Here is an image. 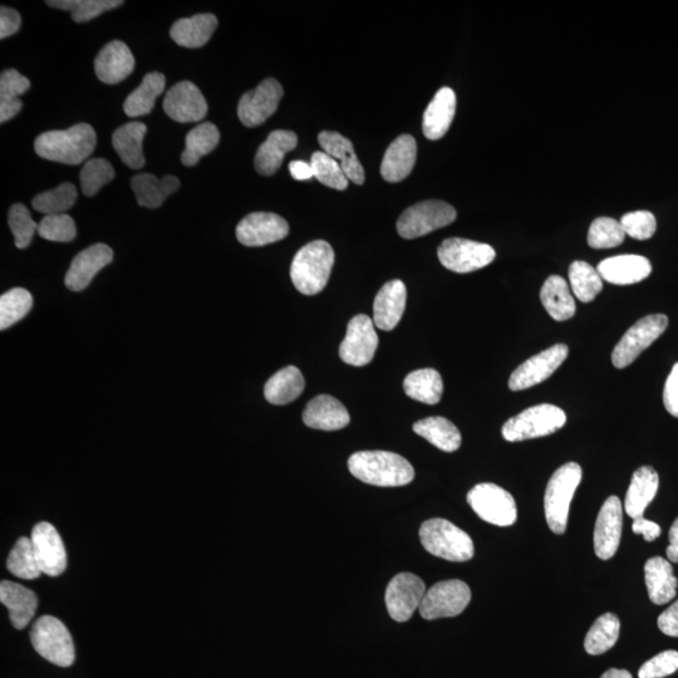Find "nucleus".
<instances>
[{"mask_svg": "<svg viewBox=\"0 0 678 678\" xmlns=\"http://www.w3.org/2000/svg\"><path fill=\"white\" fill-rule=\"evenodd\" d=\"M540 301L549 316L557 322L568 321L576 314L577 307L571 289L568 287L567 280L559 275H552L545 280L540 291Z\"/></svg>", "mask_w": 678, "mask_h": 678, "instance_id": "36", "label": "nucleus"}, {"mask_svg": "<svg viewBox=\"0 0 678 678\" xmlns=\"http://www.w3.org/2000/svg\"><path fill=\"white\" fill-rule=\"evenodd\" d=\"M216 27L218 19L214 14H196L175 22L170 29V36L181 47L200 48L210 41Z\"/></svg>", "mask_w": 678, "mask_h": 678, "instance_id": "34", "label": "nucleus"}, {"mask_svg": "<svg viewBox=\"0 0 678 678\" xmlns=\"http://www.w3.org/2000/svg\"><path fill=\"white\" fill-rule=\"evenodd\" d=\"M667 326L668 318L665 314H651L633 324L614 347L613 366L619 370L630 366L643 351L665 333Z\"/></svg>", "mask_w": 678, "mask_h": 678, "instance_id": "10", "label": "nucleus"}, {"mask_svg": "<svg viewBox=\"0 0 678 678\" xmlns=\"http://www.w3.org/2000/svg\"><path fill=\"white\" fill-rule=\"evenodd\" d=\"M456 216L454 206L445 201H422L402 213L397 221V232L404 239L421 238L454 223Z\"/></svg>", "mask_w": 678, "mask_h": 678, "instance_id": "8", "label": "nucleus"}, {"mask_svg": "<svg viewBox=\"0 0 678 678\" xmlns=\"http://www.w3.org/2000/svg\"><path fill=\"white\" fill-rule=\"evenodd\" d=\"M582 476L581 465L568 463L560 466L549 480L544 495V512L548 527L555 534H564L567 530L569 508Z\"/></svg>", "mask_w": 678, "mask_h": 678, "instance_id": "4", "label": "nucleus"}, {"mask_svg": "<svg viewBox=\"0 0 678 678\" xmlns=\"http://www.w3.org/2000/svg\"><path fill=\"white\" fill-rule=\"evenodd\" d=\"M131 188L140 206L157 209L164 203L167 196L180 188V181L173 175H166L159 179L155 175L141 174L132 179Z\"/></svg>", "mask_w": 678, "mask_h": 678, "instance_id": "35", "label": "nucleus"}, {"mask_svg": "<svg viewBox=\"0 0 678 678\" xmlns=\"http://www.w3.org/2000/svg\"><path fill=\"white\" fill-rule=\"evenodd\" d=\"M668 538H670V545L666 550L667 558L672 563H678V518L673 522Z\"/></svg>", "mask_w": 678, "mask_h": 678, "instance_id": "62", "label": "nucleus"}, {"mask_svg": "<svg viewBox=\"0 0 678 678\" xmlns=\"http://www.w3.org/2000/svg\"><path fill=\"white\" fill-rule=\"evenodd\" d=\"M603 280L614 286H631L645 280L652 272L650 260L642 255H617L598 264Z\"/></svg>", "mask_w": 678, "mask_h": 678, "instance_id": "23", "label": "nucleus"}, {"mask_svg": "<svg viewBox=\"0 0 678 678\" xmlns=\"http://www.w3.org/2000/svg\"><path fill=\"white\" fill-rule=\"evenodd\" d=\"M471 601V591L463 581L451 579L436 583L426 591L420 606V614L427 621L450 618L463 613Z\"/></svg>", "mask_w": 678, "mask_h": 678, "instance_id": "11", "label": "nucleus"}, {"mask_svg": "<svg viewBox=\"0 0 678 678\" xmlns=\"http://www.w3.org/2000/svg\"><path fill=\"white\" fill-rule=\"evenodd\" d=\"M147 127L142 122H130L119 127L112 136L113 149L120 159L132 170H140L145 165L144 139Z\"/></svg>", "mask_w": 678, "mask_h": 678, "instance_id": "32", "label": "nucleus"}, {"mask_svg": "<svg viewBox=\"0 0 678 678\" xmlns=\"http://www.w3.org/2000/svg\"><path fill=\"white\" fill-rule=\"evenodd\" d=\"M633 533L642 535L646 542H653L661 535V527L645 518H637L632 525Z\"/></svg>", "mask_w": 678, "mask_h": 678, "instance_id": "59", "label": "nucleus"}, {"mask_svg": "<svg viewBox=\"0 0 678 678\" xmlns=\"http://www.w3.org/2000/svg\"><path fill=\"white\" fill-rule=\"evenodd\" d=\"M303 421L314 430L337 431L350 424L351 417L341 401L332 396L314 397L303 412Z\"/></svg>", "mask_w": 678, "mask_h": 678, "instance_id": "25", "label": "nucleus"}, {"mask_svg": "<svg viewBox=\"0 0 678 678\" xmlns=\"http://www.w3.org/2000/svg\"><path fill=\"white\" fill-rule=\"evenodd\" d=\"M323 152L339 162L348 180L356 185L365 183V170L355 152V147L347 137L333 131H323L318 135Z\"/></svg>", "mask_w": 678, "mask_h": 678, "instance_id": "28", "label": "nucleus"}, {"mask_svg": "<svg viewBox=\"0 0 678 678\" xmlns=\"http://www.w3.org/2000/svg\"><path fill=\"white\" fill-rule=\"evenodd\" d=\"M166 115L180 124H190L204 119L208 102L193 82L183 81L167 91L164 100Z\"/></svg>", "mask_w": 678, "mask_h": 678, "instance_id": "19", "label": "nucleus"}, {"mask_svg": "<svg viewBox=\"0 0 678 678\" xmlns=\"http://www.w3.org/2000/svg\"><path fill=\"white\" fill-rule=\"evenodd\" d=\"M7 568L13 576L26 579V581H32L41 576L42 569L39 567L31 539L26 537L18 539L9 554Z\"/></svg>", "mask_w": 678, "mask_h": 678, "instance_id": "44", "label": "nucleus"}, {"mask_svg": "<svg viewBox=\"0 0 678 678\" xmlns=\"http://www.w3.org/2000/svg\"><path fill=\"white\" fill-rule=\"evenodd\" d=\"M567 422V415L559 407L542 404L520 412L512 417L503 426V436L506 441L519 442L537 439L554 434Z\"/></svg>", "mask_w": 678, "mask_h": 678, "instance_id": "6", "label": "nucleus"}, {"mask_svg": "<svg viewBox=\"0 0 678 678\" xmlns=\"http://www.w3.org/2000/svg\"><path fill=\"white\" fill-rule=\"evenodd\" d=\"M569 348L567 345L552 346L538 353L520 365L509 378V388L512 391L528 390L530 387L548 380L564 361L567 360Z\"/></svg>", "mask_w": 678, "mask_h": 678, "instance_id": "15", "label": "nucleus"}, {"mask_svg": "<svg viewBox=\"0 0 678 678\" xmlns=\"http://www.w3.org/2000/svg\"><path fill=\"white\" fill-rule=\"evenodd\" d=\"M348 469L362 483L395 488L410 484L415 478L412 465L390 451H360L348 459Z\"/></svg>", "mask_w": 678, "mask_h": 678, "instance_id": "1", "label": "nucleus"}, {"mask_svg": "<svg viewBox=\"0 0 678 678\" xmlns=\"http://www.w3.org/2000/svg\"><path fill=\"white\" fill-rule=\"evenodd\" d=\"M113 260V252L106 244L91 245L72 260L66 274V287L73 292H81L90 286L92 279L101 269Z\"/></svg>", "mask_w": 678, "mask_h": 678, "instance_id": "21", "label": "nucleus"}, {"mask_svg": "<svg viewBox=\"0 0 678 678\" xmlns=\"http://www.w3.org/2000/svg\"><path fill=\"white\" fill-rule=\"evenodd\" d=\"M0 602L8 608L9 619L17 630H24L36 614L37 596L31 589L11 581L0 583Z\"/></svg>", "mask_w": 678, "mask_h": 678, "instance_id": "27", "label": "nucleus"}, {"mask_svg": "<svg viewBox=\"0 0 678 678\" xmlns=\"http://www.w3.org/2000/svg\"><path fill=\"white\" fill-rule=\"evenodd\" d=\"M297 145L298 137L293 131H273L255 155V170L263 176L274 175L282 166L284 156L296 149Z\"/></svg>", "mask_w": 678, "mask_h": 678, "instance_id": "30", "label": "nucleus"}, {"mask_svg": "<svg viewBox=\"0 0 678 678\" xmlns=\"http://www.w3.org/2000/svg\"><path fill=\"white\" fill-rule=\"evenodd\" d=\"M219 141L220 132L218 127L211 124V122L196 126L186 136L185 150L183 155H181V161H183L185 166H195L201 157L215 150Z\"/></svg>", "mask_w": 678, "mask_h": 678, "instance_id": "41", "label": "nucleus"}, {"mask_svg": "<svg viewBox=\"0 0 678 678\" xmlns=\"http://www.w3.org/2000/svg\"><path fill=\"white\" fill-rule=\"evenodd\" d=\"M165 76L159 72H151L144 77L141 85L126 98L124 111L129 117L149 115L155 106L156 98L165 91Z\"/></svg>", "mask_w": 678, "mask_h": 678, "instance_id": "40", "label": "nucleus"}, {"mask_svg": "<svg viewBox=\"0 0 678 678\" xmlns=\"http://www.w3.org/2000/svg\"><path fill=\"white\" fill-rule=\"evenodd\" d=\"M283 97V88L274 78H267L255 90L245 93L240 98L238 116L242 124L255 127L265 121L278 110Z\"/></svg>", "mask_w": 678, "mask_h": 678, "instance_id": "16", "label": "nucleus"}, {"mask_svg": "<svg viewBox=\"0 0 678 678\" xmlns=\"http://www.w3.org/2000/svg\"><path fill=\"white\" fill-rule=\"evenodd\" d=\"M22 19L16 9L2 7L0 9V38L13 36L21 28Z\"/></svg>", "mask_w": 678, "mask_h": 678, "instance_id": "57", "label": "nucleus"}, {"mask_svg": "<svg viewBox=\"0 0 678 678\" xmlns=\"http://www.w3.org/2000/svg\"><path fill=\"white\" fill-rule=\"evenodd\" d=\"M678 670V652L665 651L647 661L638 671L640 678H665Z\"/></svg>", "mask_w": 678, "mask_h": 678, "instance_id": "54", "label": "nucleus"}, {"mask_svg": "<svg viewBox=\"0 0 678 678\" xmlns=\"http://www.w3.org/2000/svg\"><path fill=\"white\" fill-rule=\"evenodd\" d=\"M31 641L34 650L53 665L70 667L75 662L71 633L60 619L52 616L38 618L32 627Z\"/></svg>", "mask_w": 678, "mask_h": 678, "instance_id": "7", "label": "nucleus"}, {"mask_svg": "<svg viewBox=\"0 0 678 678\" xmlns=\"http://www.w3.org/2000/svg\"><path fill=\"white\" fill-rule=\"evenodd\" d=\"M621 631V623L613 613L599 617L584 640V648L592 656L603 655L616 645Z\"/></svg>", "mask_w": 678, "mask_h": 678, "instance_id": "42", "label": "nucleus"}, {"mask_svg": "<svg viewBox=\"0 0 678 678\" xmlns=\"http://www.w3.org/2000/svg\"><path fill=\"white\" fill-rule=\"evenodd\" d=\"M23 102L17 98V100H0V122L4 124L14 116H17L19 111L22 110Z\"/></svg>", "mask_w": 678, "mask_h": 678, "instance_id": "60", "label": "nucleus"}, {"mask_svg": "<svg viewBox=\"0 0 678 678\" xmlns=\"http://www.w3.org/2000/svg\"><path fill=\"white\" fill-rule=\"evenodd\" d=\"M78 195L75 185L65 183L56 189L46 191L33 199V208L46 215L65 214L76 204Z\"/></svg>", "mask_w": 678, "mask_h": 678, "instance_id": "47", "label": "nucleus"}, {"mask_svg": "<svg viewBox=\"0 0 678 678\" xmlns=\"http://www.w3.org/2000/svg\"><path fill=\"white\" fill-rule=\"evenodd\" d=\"M619 223L628 237L637 240L652 238L657 229L655 215L646 210L632 211V213L623 215Z\"/></svg>", "mask_w": 678, "mask_h": 678, "instance_id": "53", "label": "nucleus"}, {"mask_svg": "<svg viewBox=\"0 0 678 678\" xmlns=\"http://www.w3.org/2000/svg\"><path fill=\"white\" fill-rule=\"evenodd\" d=\"M306 381L297 367L288 366L278 371L265 383L264 396L269 404L282 406L291 404L302 395Z\"/></svg>", "mask_w": 678, "mask_h": 678, "instance_id": "37", "label": "nucleus"}, {"mask_svg": "<svg viewBox=\"0 0 678 678\" xmlns=\"http://www.w3.org/2000/svg\"><path fill=\"white\" fill-rule=\"evenodd\" d=\"M289 234L286 220L273 213H253L237 226V238L245 247H264L277 243Z\"/></svg>", "mask_w": 678, "mask_h": 678, "instance_id": "18", "label": "nucleus"}, {"mask_svg": "<svg viewBox=\"0 0 678 678\" xmlns=\"http://www.w3.org/2000/svg\"><path fill=\"white\" fill-rule=\"evenodd\" d=\"M456 112V95L449 87L436 93L424 113L422 131L427 139L440 140L449 131Z\"/></svg>", "mask_w": 678, "mask_h": 678, "instance_id": "29", "label": "nucleus"}, {"mask_svg": "<svg viewBox=\"0 0 678 678\" xmlns=\"http://www.w3.org/2000/svg\"><path fill=\"white\" fill-rule=\"evenodd\" d=\"M33 306L32 294L23 288H13L0 297V329L6 331L27 316Z\"/></svg>", "mask_w": 678, "mask_h": 678, "instance_id": "45", "label": "nucleus"}, {"mask_svg": "<svg viewBox=\"0 0 678 678\" xmlns=\"http://www.w3.org/2000/svg\"><path fill=\"white\" fill-rule=\"evenodd\" d=\"M623 528V510L617 496H609L599 510L594 528V552L602 560H608L617 553Z\"/></svg>", "mask_w": 678, "mask_h": 678, "instance_id": "17", "label": "nucleus"}, {"mask_svg": "<svg viewBox=\"0 0 678 678\" xmlns=\"http://www.w3.org/2000/svg\"><path fill=\"white\" fill-rule=\"evenodd\" d=\"M660 485L657 471L651 466H642L632 476L630 488H628L625 510L632 519L642 518L647 506L652 503Z\"/></svg>", "mask_w": 678, "mask_h": 678, "instance_id": "31", "label": "nucleus"}, {"mask_svg": "<svg viewBox=\"0 0 678 678\" xmlns=\"http://www.w3.org/2000/svg\"><path fill=\"white\" fill-rule=\"evenodd\" d=\"M426 594L421 578L412 573H400L386 589V607L393 621L407 622L420 609Z\"/></svg>", "mask_w": 678, "mask_h": 678, "instance_id": "14", "label": "nucleus"}, {"mask_svg": "<svg viewBox=\"0 0 678 678\" xmlns=\"http://www.w3.org/2000/svg\"><path fill=\"white\" fill-rule=\"evenodd\" d=\"M38 234L49 242L68 243L76 238L77 229L70 215H46L38 225Z\"/></svg>", "mask_w": 678, "mask_h": 678, "instance_id": "51", "label": "nucleus"}, {"mask_svg": "<svg viewBox=\"0 0 678 678\" xmlns=\"http://www.w3.org/2000/svg\"><path fill=\"white\" fill-rule=\"evenodd\" d=\"M289 171L294 180L304 181L314 178L311 162L306 161H292L289 164Z\"/></svg>", "mask_w": 678, "mask_h": 678, "instance_id": "61", "label": "nucleus"}, {"mask_svg": "<svg viewBox=\"0 0 678 678\" xmlns=\"http://www.w3.org/2000/svg\"><path fill=\"white\" fill-rule=\"evenodd\" d=\"M31 87L27 77H24L17 70L9 68L3 71L0 77V100H17L19 96L26 93Z\"/></svg>", "mask_w": 678, "mask_h": 678, "instance_id": "55", "label": "nucleus"}, {"mask_svg": "<svg viewBox=\"0 0 678 678\" xmlns=\"http://www.w3.org/2000/svg\"><path fill=\"white\" fill-rule=\"evenodd\" d=\"M420 539L427 552L449 562H468L474 557L473 539L449 520H426L420 528Z\"/></svg>", "mask_w": 678, "mask_h": 678, "instance_id": "5", "label": "nucleus"}, {"mask_svg": "<svg viewBox=\"0 0 678 678\" xmlns=\"http://www.w3.org/2000/svg\"><path fill=\"white\" fill-rule=\"evenodd\" d=\"M569 282L579 301L589 303L603 291V279L598 269L591 264L577 260L569 268Z\"/></svg>", "mask_w": 678, "mask_h": 678, "instance_id": "43", "label": "nucleus"}, {"mask_svg": "<svg viewBox=\"0 0 678 678\" xmlns=\"http://www.w3.org/2000/svg\"><path fill=\"white\" fill-rule=\"evenodd\" d=\"M407 291L404 282L391 280L378 292L373 304V323L382 331H392L404 316Z\"/></svg>", "mask_w": 678, "mask_h": 678, "instance_id": "24", "label": "nucleus"}, {"mask_svg": "<svg viewBox=\"0 0 678 678\" xmlns=\"http://www.w3.org/2000/svg\"><path fill=\"white\" fill-rule=\"evenodd\" d=\"M135 58L124 42L112 41L97 54L95 72L106 85H117L134 72Z\"/></svg>", "mask_w": 678, "mask_h": 678, "instance_id": "22", "label": "nucleus"}, {"mask_svg": "<svg viewBox=\"0 0 678 678\" xmlns=\"http://www.w3.org/2000/svg\"><path fill=\"white\" fill-rule=\"evenodd\" d=\"M113 178H115V170L110 162L105 159L88 160L80 175L82 193L91 198Z\"/></svg>", "mask_w": 678, "mask_h": 678, "instance_id": "50", "label": "nucleus"}, {"mask_svg": "<svg viewBox=\"0 0 678 678\" xmlns=\"http://www.w3.org/2000/svg\"><path fill=\"white\" fill-rule=\"evenodd\" d=\"M645 581L648 596L657 606L671 602L676 597L678 579L668 560L661 557L648 559L645 565Z\"/></svg>", "mask_w": 678, "mask_h": 678, "instance_id": "33", "label": "nucleus"}, {"mask_svg": "<svg viewBox=\"0 0 678 678\" xmlns=\"http://www.w3.org/2000/svg\"><path fill=\"white\" fill-rule=\"evenodd\" d=\"M626 237L619 221L602 216L594 220L589 228L588 245L593 249L616 248L625 242Z\"/></svg>", "mask_w": 678, "mask_h": 678, "instance_id": "48", "label": "nucleus"}, {"mask_svg": "<svg viewBox=\"0 0 678 678\" xmlns=\"http://www.w3.org/2000/svg\"><path fill=\"white\" fill-rule=\"evenodd\" d=\"M658 628L666 636L678 637V601L658 617Z\"/></svg>", "mask_w": 678, "mask_h": 678, "instance_id": "58", "label": "nucleus"}, {"mask_svg": "<svg viewBox=\"0 0 678 678\" xmlns=\"http://www.w3.org/2000/svg\"><path fill=\"white\" fill-rule=\"evenodd\" d=\"M378 336L373 319L358 314L348 323L345 339L339 347V356L347 365L363 367L371 363L378 348Z\"/></svg>", "mask_w": 678, "mask_h": 678, "instance_id": "13", "label": "nucleus"}, {"mask_svg": "<svg viewBox=\"0 0 678 678\" xmlns=\"http://www.w3.org/2000/svg\"><path fill=\"white\" fill-rule=\"evenodd\" d=\"M334 264V252L324 240L303 247L293 259L291 278L304 296H316L326 288Z\"/></svg>", "mask_w": 678, "mask_h": 678, "instance_id": "3", "label": "nucleus"}, {"mask_svg": "<svg viewBox=\"0 0 678 678\" xmlns=\"http://www.w3.org/2000/svg\"><path fill=\"white\" fill-rule=\"evenodd\" d=\"M439 260L451 272L466 274L494 262L496 253L489 244L463 238L444 240L437 249Z\"/></svg>", "mask_w": 678, "mask_h": 678, "instance_id": "12", "label": "nucleus"}, {"mask_svg": "<svg viewBox=\"0 0 678 678\" xmlns=\"http://www.w3.org/2000/svg\"><path fill=\"white\" fill-rule=\"evenodd\" d=\"M47 4L62 11H70L73 21L85 23L111 9L119 8L124 2L121 0H54Z\"/></svg>", "mask_w": 678, "mask_h": 678, "instance_id": "46", "label": "nucleus"}, {"mask_svg": "<svg viewBox=\"0 0 678 678\" xmlns=\"http://www.w3.org/2000/svg\"><path fill=\"white\" fill-rule=\"evenodd\" d=\"M417 159V144L411 135H401L392 142L383 156L382 178L388 183H399L414 170Z\"/></svg>", "mask_w": 678, "mask_h": 678, "instance_id": "26", "label": "nucleus"}, {"mask_svg": "<svg viewBox=\"0 0 678 678\" xmlns=\"http://www.w3.org/2000/svg\"><path fill=\"white\" fill-rule=\"evenodd\" d=\"M663 404L672 416L678 417V363L673 366L663 390Z\"/></svg>", "mask_w": 678, "mask_h": 678, "instance_id": "56", "label": "nucleus"}, {"mask_svg": "<svg viewBox=\"0 0 678 678\" xmlns=\"http://www.w3.org/2000/svg\"><path fill=\"white\" fill-rule=\"evenodd\" d=\"M601 678H633L631 673L627 670H617V668H611L607 672H604Z\"/></svg>", "mask_w": 678, "mask_h": 678, "instance_id": "63", "label": "nucleus"}, {"mask_svg": "<svg viewBox=\"0 0 678 678\" xmlns=\"http://www.w3.org/2000/svg\"><path fill=\"white\" fill-rule=\"evenodd\" d=\"M8 224L11 228L14 243L19 249H26L31 245L34 233L38 232V225L32 219L31 213L22 204L13 205L8 214Z\"/></svg>", "mask_w": 678, "mask_h": 678, "instance_id": "52", "label": "nucleus"}, {"mask_svg": "<svg viewBox=\"0 0 678 678\" xmlns=\"http://www.w3.org/2000/svg\"><path fill=\"white\" fill-rule=\"evenodd\" d=\"M468 503L484 522L510 527L518 518L513 495L495 484H479L469 491Z\"/></svg>", "mask_w": 678, "mask_h": 678, "instance_id": "9", "label": "nucleus"}, {"mask_svg": "<svg viewBox=\"0 0 678 678\" xmlns=\"http://www.w3.org/2000/svg\"><path fill=\"white\" fill-rule=\"evenodd\" d=\"M311 165L314 178L319 183L328 186L334 190H346L348 188V178L345 171L342 170L339 162L323 151L314 152L311 157Z\"/></svg>", "mask_w": 678, "mask_h": 678, "instance_id": "49", "label": "nucleus"}, {"mask_svg": "<svg viewBox=\"0 0 678 678\" xmlns=\"http://www.w3.org/2000/svg\"><path fill=\"white\" fill-rule=\"evenodd\" d=\"M31 540L42 573L49 577L61 576L67 568V553L56 528L47 522L38 523L33 528Z\"/></svg>", "mask_w": 678, "mask_h": 678, "instance_id": "20", "label": "nucleus"}, {"mask_svg": "<svg viewBox=\"0 0 678 678\" xmlns=\"http://www.w3.org/2000/svg\"><path fill=\"white\" fill-rule=\"evenodd\" d=\"M414 431L441 451L454 452L460 449V431L445 417H427V419L417 421Z\"/></svg>", "mask_w": 678, "mask_h": 678, "instance_id": "38", "label": "nucleus"}, {"mask_svg": "<svg viewBox=\"0 0 678 678\" xmlns=\"http://www.w3.org/2000/svg\"><path fill=\"white\" fill-rule=\"evenodd\" d=\"M96 131L88 124H78L67 130L48 131L37 137V155L66 165H80L95 151Z\"/></svg>", "mask_w": 678, "mask_h": 678, "instance_id": "2", "label": "nucleus"}, {"mask_svg": "<svg viewBox=\"0 0 678 678\" xmlns=\"http://www.w3.org/2000/svg\"><path fill=\"white\" fill-rule=\"evenodd\" d=\"M404 390L410 399L426 405L439 404L444 392V382L439 372L434 368H424L411 372L405 378Z\"/></svg>", "mask_w": 678, "mask_h": 678, "instance_id": "39", "label": "nucleus"}]
</instances>
